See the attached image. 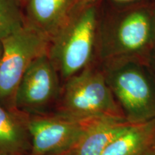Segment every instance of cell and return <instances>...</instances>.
Listing matches in <instances>:
<instances>
[{
	"instance_id": "cell-13",
	"label": "cell",
	"mask_w": 155,
	"mask_h": 155,
	"mask_svg": "<svg viewBox=\"0 0 155 155\" xmlns=\"http://www.w3.org/2000/svg\"><path fill=\"white\" fill-rule=\"evenodd\" d=\"M102 1V0H75V5H85L91 4L97 2ZM110 1L118 2H135L137 0H110Z\"/></svg>"
},
{
	"instance_id": "cell-8",
	"label": "cell",
	"mask_w": 155,
	"mask_h": 155,
	"mask_svg": "<svg viewBox=\"0 0 155 155\" xmlns=\"http://www.w3.org/2000/svg\"><path fill=\"white\" fill-rule=\"evenodd\" d=\"M75 0H26V22L53 37L66 21Z\"/></svg>"
},
{
	"instance_id": "cell-12",
	"label": "cell",
	"mask_w": 155,
	"mask_h": 155,
	"mask_svg": "<svg viewBox=\"0 0 155 155\" xmlns=\"http://www.w3.org/2000/svg\"><path fill=\"white\" fill-rule=\"evenodd\" d=\"M19 0H0V41L26 23Z\"/></svg>"
},
{
	"instance_id": "cell-14",
	"label": "cell",
	"mask_w": 155,
	"mask_h": 155,
	"mask_svg": "<svg viewBox=\"0 0 155 155\" xmlns=\"http://www.w3.org/2000/svg\"><path fill=\"white\" fill-rule=\"evenodd\" d=\"M147 62L155 75V47L153 48L151 50Z\"/></svg>"
},
{
	"instance_id": "cell-5",
	"label": "cell",
	"mask_w": 155,
	"mask_h": 155,
	"mask_svg": "<svg viewBox=\"0 0 155 155\" xmlns=\"http://www.w3.org/2000/svg\"><path fill=\"white\" fill-rule=\"evenodd\" d=\"M50 40L49 37L28 22L2 40L0 104L11 102L14 105L15 94L25 71L34 60L48 53Z\"/></svg>"
},
{
	"instance_id": "cell-19",
	"label": "cell",
	"mask_w": 155,
	"mask_h": 155,
	"mask_svg": "<svg viewBox=\"0 0 155 155\" xmlns=\"http://www.w3.org/2000/svg\"><path fill=\"white\" fill-rule=\"evenodd\" d=\"M19 2H22V0H19Z\"/></svg>"
},
{
	"instance_id": "cell-7",
	"label": "cell",
	"mask_w": 155,
	"mask_h": 155,
	"mask_svg": "<svg viewBox=\"0 0 155 155\" xmlns=\"http://www.w3.org/2000/svg\"><path fill=\"white\" fill-rule=\"evenodd\" d=\"M59 76L48 54L39 56L25 71L15 94L14 106L36 108L48 104L59 94Z\"/></svg>"
},
{
	"instance_id": "cell-18",
	"label": "cell",
	"mask_w": 155,
	"mask_h": 155,
	"mask_svg": "<svg viewBox=\"0 0 155 155\" xmlns=\"http://www.w3.org/2000/svg\"><path fill=\"white\" fill-rule=\"evenodd\" d=\"M0 155H17V154H9V153H5V152H0Z\"/></svg>"
},
{
	"instance_id": "cell-16",
	"label": "cell",
	"mask_w": 155,
	"mask_h": 155,
	"mask_svg": "<svg viewBox=\"0 0 155 155\" xmlns=\"http://www.w3.org/2000/svg\"><path fill=\"white\" fill-rule=\"evenodd\" d=\"M143 155H155V144L151 147Z\"/></svg>"
},
{
	"instance_id": "cell-15",
	"label": "cell",
	"mask_w": 155,
	"mask_h": 155,
	"mask_svg": "<svg viewBox=\"0 0 155 155\" xmlns=\"http://www.w3.org/2000/svg\"><path fill=\"white\" fill-rule=\"evenodd\" d=\"M152 42H153V48H154L155 47V0H153L152 2Z\"/></svg>"
},
{
	"instance_id": "cell-4",
	"label": "cell",
	"mask_w": 155,
	"mask_h": 155,
	"mask_svg": "<svg viewBox=\"0 0 155 155\" xmlns=\"http://www.w3.org/2000/svg\"><path fill=\"white\" fill-rule=\"evenodd\" d=\"M59 114L77 119H125L97 61L65 81Z\"/></svg>"
},
{
	"instance_id": "cell-10",
	"label": "cell",
	"mask_w": 155,
	"mask_h": 155,
	"mask_svg": "<svg viewBox=\"0 0 155 155\" xmlns=\"http://www.w3.org/2000/svg\"><path fill=\"white\" fill-rule=\"evenodd\" d=\"M155 144V118L131 124L108 145L102 155H143Z\"/></svg>"
},
{
	"instance_id": "cell-1",
	"label": "cell",
	"mask_w": 155,
	"mask_h": 155,
	"mask_svg": "<svg viewBox=\"0 0 155 155\" xmlns=\"http://www.w3.org/2000/svg\"><path fill=\"white\" fill-rule=\"evenodd\" d=\"M152 2L101 1L96 47L98 63L129 59L147 61L153 48Z\"/></svg>"
},
{
	"instance_id": "cell-3",
	"label": "cell",
	"mask_w": 155,
	"mask_h": 155,
	"mask_svg": "<svg viewBox=\"0 0 155 155\" xmlns=\"http://www.w3.org/2000/svg\"><path fill=\"white\" fill-rule=\"evenodd\" d=\"M125 119L131 124L155 118V75L147 61L121 60L100 64Z\"/></svg>"
},
{
	"instance_id": "cell-17",
	"label": "cell",
	"mask_w": 155,
	"mask_h": 155,
	"mask_svg": "<svg viewBox=\"0 0 155 155\" xmlns=\"http://www.w3.org/2000/svg\"><path fill=\"white\" fill-rule=\"evenodd\" d=\"M2 52H3L2 42V41H0V60H1L2 55Z\"/></svg>"
},
{
	"instance_id": "cell-11",
	"label": "cell",
	"mask_w": 155,
	"mask_h": 155,
	"mask_svg": "<svg viewBox=\"0 0 155 155\" xmlns=\"http://www.w3.org/2000/svg\"><path fill=\"white\" fill-rule=\"evenodd\" d=\"M28 129L0 104V152L17 155L28 147Z\"/></svg>"
},
{
	"instance_id": "cell-9",
	"label": "cell",
	"mask_w": 155,
	"mask_h": 155,
	"mask_svg": "<svg viewBox=\"0 0 155 155\" xmlns=\"http://www.w3.org/2000/svg\"><path fill=\"white\" fill-rule=\"evenodd\" d=\"M131 124L125 119H96L78 144L64 155H102L108 145Z\"/></svg>"
},
{
	"instance_id": "cell-6",
	"label": "cell",
	"mask_w": 155,
	"mask_h": 155,
	"mask_svg": "<svg viewBox=\"0 0 155 155\" xmlns=\"http://www.w3.org/2000/svg\"><path fill=\"white\" fill-rule=\"evenodd\" d=\"M96 119H77L60 114L33 118L27 126L32 141V155L66 154L78 144Z\"/></svg>"
},
{
	"instance_id": "cell-2",
	"label": "cell",
	"mask_w": 155,
	"mask_h": 155,
	"mask_svg": "<svg viewBox=\"0 0 155 155\" xmlns=\"http://www.w3.org/2000/svg\"><path fill=\"white\" fill-rule=\"evenodd\" d=\"M100 2L74 5L50 38L48 56L65 81L96 61Z\"/></svg>"
}]
</instances>
